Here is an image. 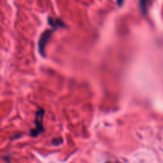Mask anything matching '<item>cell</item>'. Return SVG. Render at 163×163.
I'll list each match as a JSON object with an SVG mask.
<instances>
[{
  "label": "cell",
  "instance_id": "3957f363",
  "mask_svg": "<svg viewBox=\"0 0 163 163\" xmlns=\"http://www.w3.org/2000/svg\"><path fill=\"white\" fill-rule=\"evenodd\" d=\"M48 21H49V25L53 29H58V28L64 27V22L60 19H59V18H54V17H49L48 18Z\"/></svg>",
  "mask_w": 163,
  "mask_h": 163
},
{
  "label": "cell",
  "instance_id": "277c9868",
  "mask_svg": "<svg viewBox=\"0 0 163 163\" xmlns=\"http://www.w3.org/2000/svg\"><path fill=\"white\" fill-rule=\"evenodd\" d=\"M149 5V0H139L138 6H139L140 11L143 14H146L148 10V7Z\"/></svg>",
  "mask_w": 163,
  "mask_h": 163
},
{
  "label": "cell",
  "instance_id": "6da1fadb",
  "mask_svg": "<svg viewBox=\"0 0 163 163\" xmlns=\"http://www.w3.org/2000/svg\"><path fill=\"white\" fill-rule=\"evenodd\" d=\"M45 114V111L43 109L40 108L37 110L36 112V117H35V129H32L30 131V134L33 137H36L39 134H41L44 131V127H43V118Z\"/></svg>",
  "mask_w": 163,
  "mask_h": 163
},
{
  "label": "cell",
  "instance_id": "8992f818",
  "mask_svg": "<svg viewBox=\"0 0 163 163\" xmlns=\"http://www.w3.org/2000/svg\"><path fill=\"white\" fill-rule=\"evenodd\" d=\"M116 2L118 6H122L123 2H124V0H116Z\"/></svg>",
  "mask_w": 163,
  "mask_h": 163
},
{
  "label": "cell",
  "instance_id": "7a4b0ae2",
  "mask_svg": "<svg viewBox=\"0 0 163 163\" xmlns=\"http://www.w3.org/2000/svg\"><path fill=\"white\" fill-rule=\"evenodd\" d=\"M54 31V29H47L45 30L42 34L41 35V37L39 38L38 41V51L39 53L42 56H45V47H46L47 44L49 42V39H50L51 36H52V32Z\"/></svg>",
  "mask_w": 163,
  "mask_h": 163
},
{
  "label": "cell",
  "instance_id": "5b68a950",
  "mask_svg": "<svg viewBox=\"0 0 163 163\" xmlns=\"http://www.w3.org/2000/svg\"><path fill=\"white\" fill-rule=\"evenodd\" d=\"M52 143L55 146H58V145H60V144L62 143V139H60V138H55V139L52 140Z\"/></svg>",
  "mask_w": 163,
  "mask_h": 163
}]
</instances>
